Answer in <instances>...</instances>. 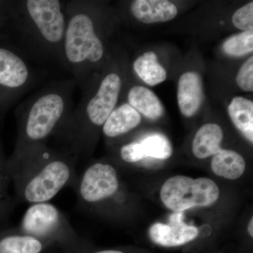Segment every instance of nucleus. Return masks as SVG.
I'll return each instance as SVG.
<instances>
[{"instance_id":"nucleus-1","label":"nucleus","mask_w":253,"mask_h":253,"mask_svg":"<svg viewBox=\"0 0 253 253\" xmlns=\"http://www.w3.org/2000/svg\"><path fill=\"white\" fill-rule=\"evenodd\" d=\"M66 1L11 0L9 42L30 61L64 68Z\"/></svg>"},{"instance_id":"nucleus-2","label":"nucleus","mask_w":253,"mask_h":253,"mask_svg":"<svg viewBox=\"0 0 253 253\" xmlns=\"http://www.w3.org/2000/svg\"><path fill=\"white\" fill-rule=\"evenodd\" d=\"M77 83L73 78L50 83L16 108L17 139L12 154L46 145L59 132L73 111Z\"/></svg>"},{"instance_id":"nucleus-3","label":"nucleus","mask_w":253,"mask_h":253,"mask_svg":"<svg viewBox=\"0 0 253 253\" xmlns=\"http://www.w3.org/2000/svg\"><path fill=\"white\" fill-rule=\"evenodd\" d=\"M11 179L19 199L28 204L49 202L72 179V158L46 145L7 159Z\"/></svg>"},{"instance_id":"nucleus-4","label":"nucleus","mask_w":253,"mask_h":253,"mask_svg":"<svg viewBox=\"0 0 253 253\" xmlns=\"http://www.w3.org/2000/svg\"><path fill=\"white\" fill-rule=\"evenodd\" d=\"M66 14L63 63L83 89L91 80L93 68L104 59V42L99 35L92 2L66 1Z\"/></svg>"},{"instance_id":"nucleus-5","label":"nucleus","mask_w":253,"mask_h":253,"mask_svg":"<svg viewBox=\"0 0 253 253\" xmlns=\"http://www.w3.org/2000/svg\"><path fill=\"white\" fill-rule=\"evenodd\" d=\"M122 85L120 75L109 72L96 86L89 81L83 88V97L59 131L76 157L87 151L94 129L103 126L117 106Z\"/></svg>"},{"instance_id":"nucleus-6","label":"nucleus","mask_w":253,"mask_h":253,"mask_svg":"<svg viewBox=\"0 0 253 253\" xmlns=\"http://www.w3.org/2000/svg\"><path fill=\"white\" fill-rule=\"evenodd\" d=\"M37 75L20 50L0 42V126L15 104L36 84Z\"/></svg>"},{"instance_id":"nucleus-7","label":"nucleus","mask_w":253,"mask_h":253,"mask_svg":"<svg viewBox=\"0 0 253 253\" xmlns=\"http://www.w3.org/2000/svg\"><path fill=\"white\" fill-rule=\"evenodd\" d=\"M219 196L217 184L205 177L194 179L186 176H172L164 183L161 191L165 206L177 212L191 208L211 206Z\"/></svg>"},{"instance_id":"nucleus-8","label":"nucleus","mask_w":253,"mask_h":253,"mask_svg":"<svg viewBox=\"0 0 253 253\" xmlns=\"http://www.w3.org/2000/svg\"><path fill=\"white\" fill-rule=\"evenodd\" d=\"M17 230L43 241L61 237L72 229L54 205L44 202L31 204Z\"/></svg>"},{"instance_id":"nucleus-9","label":"nucleus","mask_w":253,"mask_h":253,"mask_svg":"<svg viewBox=\"0 0 253 253\" xmlns=\"http://www.w3.org/2000/svg\"><path fill=\"white\" fill-rule=\"evenodd\" d=\"M116 169L111 165L96 163L86 168L78 186L81 202L94 205L109 199L119 189Z\"/></svg>"},{"instance_id":"nucleus-10","label":"nucleus","mask_w":253,"mask_h":253,"mask_svg":"<svg viewBox=\"0 0 253 253\" xmlns=\"http://www.w3.org/2000/svg\"><path fill=\"white\" fill-rule=\"evenodd\" d=\"M199 235V229L187 225L183 212H174L169 223H156L149 229V237L155 244L163 247H176L188 244Z\"/></svg>"},{"instance_id":"nucleus-11","label":"nucleus","mask_w":253,"mask_h":253,"mask_svg":"<svg viewBox=\"0 0 253 253\" xmlns=\"http://www.w3.org/2000/svg\"><path fill=\"white\" fill-rule=\"evenodd\" d=\"M204 99L202 81L196 72H186L178 83V105L181 114L185 117L194 116L199 111Z\"/></svg>"},{"instance_id":"nucleus-12","label":"nucleus","mask_w":253,"mask_h":253,"mask_svg":"<svg viewBox=\"0 0 253 253\" xmlns=\"http://www.w3.org/2000/svg\"><path fill=\"white\" fill-rule=\"evenodd\" d=\"M131 13L140 22H166L176 17L175 5L166 0H135L131 3Z\"/></svg>"},{"instance_id":"nucleus-13","label":"nucleus","mask_w":253,"mask_h":253,"mask_svg":"<svg viewBox=\"0 0 253 253\" xmlns=\"http://www.w3.org/2000/svg\"><path fill=\"white\" fill-rule=\"evenodd\" d=\"M140 114L129 104L116 106L102 126L106 137L116 138L129 132L140 124Z\"/></svg>"},{"instance_id":"nucleus-14","label":"nucleus","mask_w":253,"mask_h":253,"mask_svg":"<svg viewBox=\"0 0 253 253\" xmlns=\"http://www.w3.org/2000/svg\"><path fill=\"white\" fill-rule=\"evenodd\" d=\"M223 139V131L220 126L214 123L204 125L196 132L193 141L192 151L199 159L214 156L220 151Z\"/></svg>"},{"instance_id":"nucleus-15","label":"nucleus","mask_w":253,"mask_h":253,"mask_svg":"<svg viewBox=\"0 0 253 253\" xmlns=\"http://www.w3.org/2000/svg\"><path fill=\"white\" fill-rule=\"evenodd\" d=\"M127 100L131 107L149 119H158L164 112L162 103L158 96L144 86L131 87L128 92Z\"/></svg>"},{"instance_id":"nucleus-16","label":"nucleus","mask_w":253,"mask_h":253,"mask_svg":"<svg viewBox=\"0 0 253 253\" xmlns=\"http://www.w3.org/2000/svg\"><path fill=\"white\" fill-rule=\"evenodd\" d=\"M43 249L41 239L18 230L6 231L0 236V253H41Z\"/></svg>"},{"instance_id":"nucleus-17","label":"nucleus","mask_w":253,"mask_h":253,"mask_svg":"<svg viewBox=\"0 0 253 253\" xmlns=\"http://www.w3.org/2000/svg\"><path fill=\"white\" fill-rule=\"evenodd\" d=\"M211 168L214 174L229 179H236L246 169L244 158L236 151L221 149L213 156Z\"/></svg>"},{"instance_id":"nucleus-18","label":"nucleus","mask_w":253,"mask_h":253,"mask_svg":"<svg viewBox=\"0 0 253 253\" xmlns=\"http://www.w3.org/2000/svg\"><path fill=\"white\" fill-rule=\"evenodd\" d=\"M228 112L234 126L250 142H253V102L241 96L234 98Z\"/></svg>"},{"instance_id":"nucleus-19","label":"nucleus","mask_w":253,"mask_h":253,"mask_svg":"<svg viewBox=\"0 0 253 253\" xmlns=\"http://www.w3.org/2000/svg\"><path fill=\"white\" fill-rule=\"evenodd\" d=\"M134 71L139 78L150 86H156L166 81L167 73L158 62L157 56L153 51L141 55L133 64Z\"/></svg>"},{"instance_id":"nucleus-20","label":"nucleus","mask_w":253,"mask_h":253,"mask_svg":"<svg viewBox=\"0 0 253 253\" xmlns=\"http://www.w3.org/2000/svg\"><path fill=\"white\" fill-rule=\"evenodd\" d=\"M11 183L12 179L8 167L7 159L5 158L0 139V219L7 217L12 207V201L9 193Z\"/></svg>"},{"instance_id":"nucleus-21","label":"nucleus","mask_w":253,"mask_h":253,"mask_svg":"<svg viewBox=\"0 0 253 253\" xmlns=\"http://www.w3.org/2000/svg\"><path fill=\"white\" fill-rule=\"evenodd\" d=\"M146 157L166 160L172 154V147L169 139L161 134H153L140 141Z\"/></svg>"},{"instance_id":"nucleus-22","label":"nucleus","mask_w":253,"mask_h":253,"mask_svg":"<svg viewBox=\"0 0 253 253\" xmlns=\"http://www.w3.org/2000/svg\"><path fill=\"white\" fill-rule=\"evenodd\" d=\"M223 50L231 56H241L252 52L253 31L242 32L228 38L223 44Z\"/></svg>"},{"instance_id":"nucleus-23","label":"nucleus","mask_w":253,"mask_h":253,"mask_svg":"<svg viewBox=\"0 0 253 253\" xmlns=\"http://www.w3.org/2000/svg\"><path fill=\"white\" fill-rule=\"evenodd\" d=\"M233 23L238 29L244 32L253 30V2L240 8L234 13L232 17Z\"/></svg>"},{"instance_id":"nucleus-24","label":"nucleus","mask_w":253,"mask_h":253,"mask_svg":"<svg viewBox=\"0 0 253 253\" xmlns=\"http://www.w3.org/2000/svg\"><path fill=\"white\" fill-rule=\"evenodd\" d=\"M238 85L246 91H253V57L251 56L240 68L236 78Z\"/></svg>"},{"instance_id":"nucleus-25","label":"nucleus","mask_w":253,"mask_h":253,"mask_svg":"<svg viewBox=\"0 0 253 253\" xmlns=\"http://www.w3.org/2000/svg\"><path fill=\"white\" fill-rule=\"evenodd\" d=\"M120 153L121 158L126 163H136L146 158L142 145L136 141L124 145Z\"/></svg>"},{"instance_id":"nucleus-26","label":"nucleus","mask_w":253,"mask_h":253,"mask_svg":"<svg viewBox=\"0 0 253 253\" xmlns=\"http://www.w3.org/2000/svg\"><path fill=\"white\" fill-rule=\"evenodd\" d=\"M11 0H0V42H9Z\"/></svg>"},{"instance_id":"nucleus-27","label":"nucleus","mask_w":253,"mask_h":253,"mask_svg":"<svg viewBox=\"0 0 253 253\" xmlns=\"http://www.w3.org/2000/svg\"><path fill=\"white\" fill-rule=\"evenodd\" d=\"M249 233L251 237H253V218H251L249 224Z\"/></svg>"},{"instance_id":"nucleus-28","label":"nucleus","mask_w":253,"mask_h":253,"mask_svg":"<svg viewBox=\"0 0 253 253\" xmlns=\"http://www.w3.org/2000/svg\"><path fill=\"white\" fill-rule=\"evenodd\" d=\"M94 253H124L119 251H113V250H109V251H99Z\"/></svg>"}]
</instances>
